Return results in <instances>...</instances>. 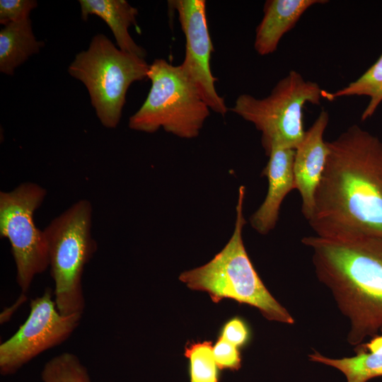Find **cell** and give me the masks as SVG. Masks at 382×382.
Returning <instances> with one entry per match:
<instances>
[{"label":"cell","instance_id":"6da1fadb","mask_svg":"<svg viewBox=\"0 0 382 382\" xmlns=\"http://www.w3.org/2000/svg\"><path fill=\"white\" fill-rule=\"evenodd\" d=\"M308 220L327 238H382V141L354 125L331 141Z\"/></svg>","mask_w":382,"mask_h":382},{"label":"cell","instance_id":"7a4b0ae2","mask_svg":"<svg viewBox=\"0 0 382 382\" xmlns=\"http://www.w3.org/2000/svg\"><path fill=\"white\" fill-rule=\"evenodd\" d=\"M318 280L331 292L354 347L382 332V238L306 236Z\"/></svg>","mask_w":382,"mask_h":382},{"label":"cell","instance_id":"3957f363","mask_svg":"<svg viewBox=\"0 0 382 382\" xmlns=\"http://www.w3.org/2000/svg\"><path fill=\"white\" fill-rule=\"evenodd\" d=\"M245 188L240 186L232 236L224 248L207 264L185 271L179 279L191 289L207 292L212 301L233 299L257 308L269 320L293 325L295 320L270 294L245 250L243 231Z\"/></svg>","mask_w":382,"mask_h":382},{"label":"cell","instance_id":"277c9868","mask_svg":"<svg viewBox=\"0 0 382 382\" xmlns=\"http://www.w3.org/2000/svg\"><path fill=\"white\" fill-rule=\"evenodd\" d=\"M92 212L91 202L81 199L44 229L54 300L62 315H83L85 308L83 274L97 249L91 235Z\"/></svg>","mask_w":382,"mask_h":382},{"label":"cell","instance_id":"5b68a950","mask_svg":"<svg viewBox=\"0 0 382 382\" xmlns=\"http://www.w3.org/2000/svg\"><path fill=\"white\" fill-rule=\"evenodd\" d=\"M148 79L150 91L129 117V127L146 133L162 128L183 139L197 137L210 109L180 65L156 59L149 65Z\"/></svg>","mask_w":382,"mask_h":382},{"label":"cell","instance_id":"8992f818","mask_svg":"<svg viewBox=\"0 0 382 382\" xmlns=\"http://www.w3.org/2000/svg\"><path fill=\"white\" fill-rule=\"evenodd\" d=\"M149 69L144 58L117 48L106 35L98 34L76 55L68 72L86 86L101 124L115 128L129 86L148 78Z\"/></svg>","mask_w":382,"mask_h":382},{"label":"cell","instance_id":"52a82bcc","mask_svg":"<svg viewBox=\"0 0 382 382\" xmlns=\"http://www.w3.org/2000/svg\"><path fill=\"white\" fill-rule=\"evenodd\" d=\"M323 91L317 83L305 80L291 70L265 98L240 95L231 111L261 132V143L267 156L274 148H296L306 132L303 109L306 103L320 105Z\"/></svg>","mask_w":382,"mask_h":382},{"label":"cell","instance_id":"ba28073f","mask_svg":"<svg viewBox=\"0 0 382 382\" xmlns=\"http://www.w3.org/2000/svg\"><path fill=\"white\" fill-rule=\"evenodd\" d=\"M46 195L44 187L30 182L0 192V236L11 244L16 282L25 294L35 277L49 267L45 232L35 226L33 218Z\"/></svg>","mask_w":382,"mask_h":382},{"label":"cell","instance_id":"9c48e42d","mask_svg":"<svg viewBox=\"0 0 382 382\" xmlns=\"http://www.w3.org/2000/svg\"><path fill=\"white\" fill-rule=\"evenodd\" d=\"M81 314L62 315L47 288L41 296L33 299L26 320L0 345V373L16 374L45 351L65 342L76 329Z\"/></svg>","mask_w":382,"mask_h":382},{"label":"cell","instance_id":"30bf717a","mask_svg":"<svg viewBox=\"0 0 382 382\" xmlns=\"http://www.w3.org/2000/svg\"><path fill=\"white\" fill-rule=\"evenodd\" d=\"M178 14L185 37V53L181 69L195 86L210 110L224 115L228 108L215 88L216 79L210 69L213 45L211 40L204 0L168 1Z\"/></svg>","mask_w":382,"mask_h":382},{"label":"cell","instance_id":"8fae6325","mask_svg":"<svg viewBox=\"0 0 382 382\" xmlns=\"http://www.w3.org/2000/svg\"><path fill=\"white\" fill-rule=\"evenodd\" d=\"M328 122V112L322 109L295 149V190L299 191L301 197V212L307 221L313 213L315 193L323 173L329 152L327 141L323 138Z\"/></svg>","mask_w":382,"mask_h":382},{"label":"cell","instance_id":"7c38bea8","mask_svg":"<svg viewBox=\"0 0 382 382\" xmlns=\"http://www.w3.org/2000/svg\"><path fill=\"white\" fill-rule=\"evenodd\" d=\"M294 155L295 149L279 147L272 149L267 155L269 160L262 172L268 180L267 192L261 205L250 217L251 226L262 235L274 228L284 198L295 190Z\"/></svg>","mask_w":382,"mask_h":382},{"label":"cell","instance_id":"4fadbf2b","mask_svg":"<svg viewBox=\"0 0 382 382\" xmlns=\"http://www.w3.org/2000/svg\"><path fill=\"white\" fill-rule=\"evenodd\" d=\"M326 0H267L255 32L254 48L258 54L273 53L285 33L291 30L311 6Z\"/></svg>","mask_w":382,"mask_h":382},{"label":"cell","instance_id":"5bb4252c","mask_svg":"<svg viewBox=\"0 0 382 382\" xmlns=\"http://www.w3.org/2000/svg\"><path fill=\"white\" fill-rule=\"evenodd\" d=\"M81 18L86 21L95 15L103 20L110 28L118 48L141 58L146 50L139 46L129 33V27L136 23L138 11L125 0H79Z\"/></svg>","mask_w":382,"mask_h":382},{"label":"cell","instance_id":"9a60e30c","mask_svg":"<svg viewBox=\"0 0 382 382\" xmlns=\"http://www.w3.org/2000/svg\"><path fill=\"white\" fill-rule=\"evenodd\" d=\"M43 45L34 35L30 18L5 25L0 31V71L13 75L18 66L37 54Z\"/></svg>","mask_w":382,"mask_h":382},{"label":"cell","instance_id":"2e32d148","mask_svg":"<svg viewBox=\"0 0 382 382\" xmlns=\"http://www.w3.org/2000/svg\"><path fill=\"white\" fill-rule=\"evenodd\" d=\"M366 96L369 102L361 116L364 121L371 117L382 103V54L377 61L355 81L335 92L324 90L323 98L333 100L340 97Z\"/></svg>","mask_w":382,"mask_h":382},{"label":"cell","instance_id":"e0dca14e","mask_svg":"<svg viewBox=\"0 0 382 382\" xmlns=\"http://www.w3.org/2000/svg\"><path fill=\"white\" fill-rule=\"evenodd\" d=\"M42 382H92L87 368L71 352H64L47 361L41 371Z\"/></svg>","mask_w":382,"mask_h":382},{"label":"cell","instance_id":"ac0fdd59","mask_svg":"<svg viewBox=\"0 0 382 382\" xmlns=\"http://www.w3.org/2000/svg\"><path fill=\"white\" fill-rule=\"evenodd\" d=\"M185 356L190 360V382H219L211 341L187 344Z\"/></svg>","mask_w":382,"mask_h":382},{"label":"cell","instance_id":"d6986e66","mask_svg":"<svg viewBox=\"0 0 382 382\" xmlns=\"http://www.w3.org/2000/svg\"><path fill=\"white\" fill-rule=\"evenodd\" d=\"M213 354L219 369L236 371L241 367V357L238 347L221 335L213 347Z\"/></svg>","mask_w":382,"mask_h":382},{"label":"cell","instance_id":"ffe728a7","mask_svg":"<svg viewBox=\"0 0 382 382\" xmlns=\"http://www.w3.org/2000/svg\"><path fill=\"white\" fill-rule=\"evenodd\" d=\"M37 6L35 0H1L0 23L5 25L28 18L31 11Z\"/></svg>","mask_w":382,"mask_h":382},{"label":"cell","instance_id":"44dd1931","mask_svg":"<svg viewBox=\"0 0 382 382\" xmlns=\"http://www.w3.org/2000/svg\"><path fill=\"white\" fill-rule=\"evenodd\" d=\"M249 332L245 323L239 318L228 321L221 336L236 347L243 345L248 340Z\"/></svg>","mask_w":382,"mask_h":382},{"label":"cell","instance_id":"7402d4cb","mask_svg":"<svg viewBox=\"0 0 382 382\" xmlns=\"http://www.w3.org/2000/svg\"><path fill=\"white\" fill-rule=\"evenodd\" d=\"M28 299L25 293H21L13 304L4 309L0 315V323L4 324L8 322L18 308Z\"/></svg>","mask_w":382,"mask_h":382}]
</instances>
